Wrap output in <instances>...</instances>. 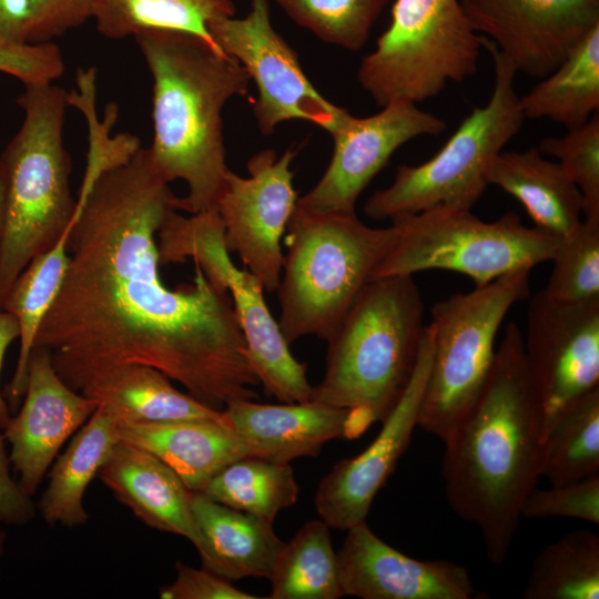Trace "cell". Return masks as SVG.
I'll list each match as a JSON object with an SVG mask.
<instances>
[{
    "label": "cell",
    "mask_w": 599,
    "mask_h": 599,
    "mask_svg": "<svg viewBox=\"0 0 599 599\" xmlns=\"http://www.w3.org/2000/svg\"><path fill=\"white\" fill-rule=\"evenodd\" d=\"M158 251L161 265L192 258L211 283L230 293L246 343L248 364L267 396L281 403L312 399L306 364L291 353L267 307L260 280L232 262L215 207L191 216L170 211L158 231Z\"/></svg>",
    "instance_id": "8fae6325"
},
{
    "label": "cell",
    "mask_w": 599,
    "mask_h": 599,
    "mask_svg": "<svg viewBox=\"0 0 599 599\" xmlns=\"http://www.w3.org/2000/svg\"><path fill=\"white\" fill-rule=\"evenodd\" d=\"M538 150L552 156L582 195L583 219L599 220V115L561 136L540 140Z\"/></svg>",
    "instance_id": "d590c367"
},
{
    "label": "cell",
    "mask_w": 599,
    "mask_h": 599,
    "mask_svg": "<svg viewBox=\"0 0 599 599\" xmlns=\"http://www.w3.org/2000/svg\"><path fill=\"white\" fill-rule=\"evenodd\" d=\"M336 551L344 596L362 599L480 598L468 569L450 560H419L382 540L363 520L345 530Z\"/></svg>",
    "instance_id": "d6986e66"
},
{
    "label": "cell",
    "mask_w": 599,
    "mask_h": 599,
    "mask_svg": "<svg viewBox=\"0 0 599 599\" xmlns=\"http://www.w3.org/2000/svg\"><path fill=\"white\" fill-rule=\"evenodd\" d=\"M17 103L23 121L0 156V311L18 275L55 244L77 206L70 189L71 159L63 143L69 95L53 83L29 84Z\"/></svg>",
    "instance_id": "5b68a950"
},
{
    "label": "cell",
    "mask_w": 599,
    "mask_h": 599,
    "mask_svg": "<svg viewBox=\"0 0 599 599\" xmlns=\"http://www.w3.org/2000/svg\"><path fill=\"white\" fill-rule=\"evenodd\" d=\"M474 30L528 77L551 73L599 24V0H459Z\"/></svg>",
    "instance_id": "9a60e30c"
},
{
    "label": "cell",
    "mask_w": 599,
    "mask_h": 599,
    "mask_svg": "<svg viewBox=\"0 0 599 599\" xmlns=\"http://www.w3.org/2000/svg\"><path fill=\"white\" fill-rule=\"evenodd\" d=\"M530 271L507 273L432 307V364L417 426L443 443L470 409L487 379L504 318L516 303L529 297Z\"/></svg>",
    "instance_id": "ba28073f"
},
{
    "label": "cell",
    "mask_w": 599,
    "mask_h": 599,
    "mask_svg": "<svg viewBox=\"0 0 599 599\" xmlns=\"http://www.w3.org/2000/svg\"><path fill=\"white\" fill-rule=\"evenodd\" d=\"M175 580L162 586L159 596L162 599H258L234 587L206 568H194L182 561L175 564Z\"/></svg>",
    "instance_id": "ab89813d"
},
{
    "label": "cell",
    "mask_w": 599,
    "mask_h": 599,
    "mask_svg": "<svg viewBox=\"0 0 599 599\" xmlns=\"http://www.w3.org/2000/svg\"><path fill=\"white\" fill-rule=\"evenodd\" d=\"M207 31L212 41L238 61L255 82L253 113L264 136L293 120L312 122L332 134L351 114L313 87L294 50L273 28L268 0H251L246 17L214 19Z\"/></svg>",
    "instance_id": "7c38bea8"
},
{
    "label": "cell",
    "mask_w": 599,
    "mask_h": 599,
    "mask_svg": "<svg viewBox=\"0 0 599 599\" xmlns=\"http://www.w3.org/2000/svg\"><path fill=\"white\" fill-rule=\"evenodd\" d=\"M525 599H598L599 536L573 530L547 545L534 559Z\"/></svg>",
    "instance_id": "d6a6232c"
},
{
    "label": "cell",
    "mask_w": 599,
    "mask_h": 599,
    "mask_svg": "<svg viewBox=\"0 0 599 599\" xmlns=\"http://www.w3.org/2000/svg\"><path fill=\"white\" fill-rule=\"evenodd\" d=\"M7 440L0 432V524L21 526L33 519L37 506L11 475Z\"/></svg>",
    "instance_id": "60d3db41"
},
{
    "label": "cell",
    "mask_w": 599,
    "mask_h": 599,
    "mask_svg": "<svg viewBox=\"0 0 599 599\" xmlns=\"http://www.w3.org/2000/svg\"><path fill=\"white\" fill-rule=\"evenodd\" d=\"M446 128L445 120L410 102L388 103L366 118L349 114L331 134L333 154L323 176L297 204L355 213L361 193L396 150L416 138L438 135Z\"/></svg>",
    "instance_id": "2e32d148"
},
{
    "label": "cell",
    "mask_w": 599,
    "mask_h": 599,
    "mask_svg": "<svg viewBox=\"0 0 599 599\" xmlns=\"http://www.w3.org/2000/svg\"><path fill=\"white\" fill-rule=\"evenodd\" d=\"M295 153L272 149L247 161L248 176L230 169L215 209L224 226V243L267 293L276 292L283 264L282 237L297 203L291 163Z\"/></svg>",
    "instance_id": "4fadbf2b"
},
{
    "label": "cell",
    "mask_w": 599,
    "mask_h": 599,
    "mask_svg": "<svg viewBox=\"0 0 599 599\" xmlns=\"http://www.w3.org/2000/svg\"><path fill=\"white\" fill-rule=\"evenodd\" d=\"M300 27L321 41L358 51L389 0H275Z\"/></svg>",
    "instance_id": "836d02e7"
},
{
    "label": "cell",
    "mask_w": 599,
    "mask_h": 599,
    "mask_svg": "<svg viewBox=\"0 0 599 599\" xmlns=\"http://www.w3.org/2000/svg\"><path fill=\"white\" fill-rule=\"evenodd\" d=\"M599 474V387L568 403L541 445L540 477L562 485Z\"/></svg>",
    "instance_id": "4dcf8cb0"
},
{
    "label": "cell",
    "mask_w": 599,
    "mask_h": 599,
    "mask_svg": "<svg viewBox=\"0 0 599 599\" xmlns=\"http://www.w3.org/2000/svg\"><path fill=\"white\" fill-rule=\"evenodd\" d=\"M298 491L290 463L243 457L219 471L200 493L273 524L281 510L296 504Z\"/></svg>",
    "instance_id": "1f68e13d"
},
{
    "label": "cell",
    "mask_w": 599,
    "mask_h": 599,
    "mask_svg": "<svg viewBox=\"0 0 599 599\" xmlns=\"http://www.w3.org/2000/svg\"><path fill=\"white\" fill-rule=\"evenodd\" d=\"M398 237L369 280L447 270L470 277L475 286L550 261L558 236L522 224L515 212L484 222L470 210L435 206L392 219Z\"/></svg>",
    "instance_id": "30bf717a"
},
{
    "label": "cell",
    "mask_w": 599,
    "mask_h": 599,
    "mask_svg": "<svg viewBox=\"0 0 599 599\" xmlns=\"http://www.w3.org/2000/svg\"><path fill=\"white\" fill-rule=\"evenodd\" d=\"M525 119H548L571 130L599 110V24L547 77L519 98Z\"/></svg>",
    "instance_id": "83f0119b"
},
{
    "label": "cell",
    "mask_w": 599,
    "mask_h": 599,
    "mask_svg": "<svg viewBox=\"0 0 599 599\" xmlns=\"http://www.w3.org/2000/svg\"><path fill=\"white\" fill-rule=\"evenodd\" d=\"M483 49L459 0H395L388 28L358 68L380 108L420 103L475 74Z\"/></svg>",
    "instance_id": "9c48e42d"
},
{
    "label": "cell",
    "mask_w": 599,
    "mask_h": 599,
    "mask_svg": "<svg viewBox=\"0 0 599 599\" xmlns=\"http://www.w3.org/2000/svg\"><path fill=\"white\" fill-rule=\"evenodd\" d=\"M542 407L524 336L508 323L475 403L444 441L441 476L454 512L476 526L487 559H507L521 508L540 478Z\"/></svg>",
    "instance_id": "7a4b0ae2"
},
{
    "label": "cell",
    "mask_w": 599,
    "mask_h": 599,
    "mask_svg": "<svg viewBox=\"0 0 599 599\" xmlns=\"http://www.w3.org/2000/svg\"><path fill=\"white\" fill-rule=\"evenodd\" d=\"M554 266L544 291L562 302L599 297V220L582 219L559 236L551 260Z\"/></svg>",
    "instance_id": "e575fe53"
},
{
    "label": "cell",
    "mask_w": 599,
    "mask_h": 599,
    "mask_svg": "<svg viewBox=\"0 0 599 599\" xmlns=\"http://www.w3.org/2000/svg\"><path fill=\"white\" fill-rule=\"evenodd\" d=\"M0 72L19 79L23 85L53 83L63 74L64 61L54 42L0 43Z\"/></svg>",
    "instance_id": "74e56055"
},
{
    "label": "cell",
    "mask_w": 599,
    "mask_h": 599,
    "mask_svg": "<svg viewBox=\"0 0 599 599\" xmlns=\"http://www.w3.org/2000/svg\"><path fill=\"white\" fill-rule=\"evenodd\" d=\"M271 599H338L344 597L329 526L305 522L284 542L268 577Z\"/></svg>",
    "instance_id": "f1b7e54d"
},
{
    "label": "cell",
    "mask_w": 599,
    "mask_h": 599,
    "mask_svg": "<svg viewBox=\"0 0 599 599\" xmlns=\"http://www.w3.org/2000/svg\"><path fill=\"white\" fill-rule=\"evenodd\" d=\"M481 44L494 64L489 100L464 119L432 159L397 166L393 183L366 201L368 217L392 220L435 206L470 210L483 195L491 161L518 134L525 116L515 89L517 71L484 35Z\"/></svg>",
    "instance_id": "52a82bcc"
},
{
    "label": "cell",
    "mask_w": 599,
    "mask_h": 599,
    "mask_svg": "<svg viewBox=\"0 0 599 599\" xmlns=\"http://www.w3.org/2000/svg\"><path fill=\"white\" fill-rule=\"evenodd\" d=\"M4 547H6V534L0 530V565L2 560V556L4 554Z\"/></svg>",
    "instance_id": "f6af8a7d"
},
{
    "label": "cell",
    "mask_w": 599,
    "mask_h": 599,
    "mask_svg": "<svg viewBox=\"0 0 599 599\" xmlns=\"http://www.w3.org/2000/svg\"><path fill=\"white\" fill-rule=\"evenodd\" d=\"M521 518H570L599 524V474L547 489L534 488L527 496Z\"/></svg>",
    "instance_id": "8d00e7d4"
},
{
    "label": "cell",
    "mask_w": 599,
    "mask_h": 599,
    "mask_svg": "<svg viewBox=\"0 0 599 599\" xmlns=\"http://www.w3.org/2000/svg\"><path fill=\"white\" fill-rule=\"evenodd\" d=\"M31 31L29 0H0V43H32Z\"/></svg>",
    "instance_id": "b9f144b4"
},
{
    "label": "cell",
    "mask_w": 599,
    "mask_h": 599,
    "mask_svg": "<svg viewBox=\"0 0 599 599\" xmlns=\"http://www.w3.org/2000/svg\"><path fill=\"white\" fill-rule=\"evenodd\" d=\"M133 39L153 79L151 160L169 183H186L177 211L213 209L229 170L222 110L231 98L247 95L251 79L238 61L196 34L149 29Z\"/></svg>",
    "instance_id": "3957f363"
},
{
    "label": "cell",
    "mask_w": 599,
    "mask_h": 599,
    "mask_svg": "<svg viewBox=\"0 0 599 599\" xmlns=\"http://www.w3.org/2000/svg\"><path fill=\"white\" fill-rule=\"evenodd\" d=\"M487 183L516 197L536 227L562 236L583 215L582 195L561 165L536 146L525 151H501L490 163Z\"/></svg>",
    "instance_id": "cb8c5ba5"
},
{
    "label": "cell",
    "mask_w": 599,
    "mask_h": 599,
    "mask_svg": "<svg viewBox=\"0 0 599 599\" xmlns=\"http://www.w3.org/2000/svg\"><path fill=\"white\" fill-rule=\"evenodd\" d=\"M98 477L144 525L195 544L193 491L156 456L119 440Z\"/></svg>",
    "instance_id": "44dd1931"
},
{
    "label": "cell",
    "mask_w": 599,
    "mask_h": 599,
    "mask_svg": "<svg viewBox=\"0 0 599 599\" xmlns=\"http://www.w3.org/2000/svg\"><path fill=\"white\" fill-rule=\"evenodd\" d=\"M398 229L370 227L356 213L322 211L296 203L285 232L286 254L277 287L278 326L291 345L315 335L327 341Z\"/></svg>",
    "instance_id": "8992f818"
},
{
    "label": "cell",
    "mask_w": 599,
    "mask_h": 599,
    "mask_svg": "<svg viewBox=\"0 0 599 599\" xmlns=\"http://www.w3.org/2000/svg\"><path fill=\"white\" fill-rule=\"evenodd\" d=\"M71 227L72 222L52 247L29 262L2 305L1 311L13 315L19 326L17 365L3 392L9 409H16L22 400L38 331L62 286L70 261L68 243Z\"/></svg>",
    "instance_id": "4316f807"
},
{
    "label": "cell",
    "mask_w": 599,
    "mask_h": 599,
    "mask_svg": "<svg viewBox=\"0 0 599 599\" xmlns=\"http://www.w3.org/2000/svg\"><path fill=\"white\" fill-rule=\"evenodd\" d=\"M232 16L233 0H97L92 19L99 33L111 40L134 37L143 30L166 29L213 42L207 24Z\"/></svg>",
    "instance_id": "f546056e"
},
{
    "label": "cell",
    "mask_w": 599,
    "mask_h": 599,
    "mask_svg": "<svg viewBox=\"0 0 599 599\" xmlns=\"http://www.w3.org/2000/svg\"><path fill=\"white\" fill-rule=\"evenodd\" d=\"M222 410L247 457L290 463L315 457L329 440L346 438L348 410L313 399L275 405L237 398Z\"/></svg>",
    "instance_id": "ffe728a7"
},
{
    "label": "cell",
    "mask_w": 599,
    "mask_h": 599,
    "mask_svg": "<svg viewBox=\"0 0 599 599\" xmlns=\"http://www.w3.org/2000/svg\"><path fill=\"white\" fill-rule=\"evenodd\" d=\"M424 306L412 275L368 280L327 339L326 366L312 399L348 410L346 438L382 422L417 363Z\"/></svg>",
    "instance_id": "277c9868"
},
{
    "label": "cell",
    "mask_w": 599,
    "mask_h": 599,
    "mask_svg": "<svg viewBox=\"0 0 599 599\" xmlns=\"http://www.w3.org/2000/svg\"><path fill=\"white\" fill-rule=\"evenodd\" d=\"M2 223H3V183L0 167V244H1V234H2Z\"/></svg>",
    "instance_id": "ee69618b"
},
{
    "label": "cell",
    "mask_w": 599,
    "mask_h": 599,
    "mask_svg": "<svg viewBox=\"0 0 599 599\" xmlns=\"http://www.w3.org/2000/svg\"><path fill=\"white\" fill-rule=\"evenodd\" d=\"M118 443L116 418L98 406L53 461L37 506L49 525L74 528L87 524L84 494Z\"/></svg>",
    "instance_id": "d4e9b609"
},
{
    "label": "cell",
    "mask_w": 599,
    "mask_h": 599,
    "mask_svg": "<svg viewBox=\"0 0 599 599\" xmlns=\"http://www.w3.org/2000/svg\"><path fill=\"white\" fill-rule=\"evenodd\" d=\"M524 347L542 407V440L568 403L599 387V297L562 302L538 291Z\"/></svg>",
    "instance_id": "5bb4252c"
},
{
    "label": "cell",
    "mask_w": 599,
    "mask_h": 599,
    "mask_svg": "<svg viewBox=\"0 0 599 599\" xmlns=\"http://www.w3.org/2000/svg\"><path fill=\"white\" fill-rule=\"evenodd\" d=\"M112 414L118 422H169L221 418L190 394L177 390L162 372L131 364L112 368L88 383L80 392Z\"/></svg>",
    "instance_id": "484cf974"
},
{
    "label": "cell",
    "mask_w": 599,
    "mask_h": 599,
    "mask_svg": "<svg viewBox=\"0 0 599 599\" xmlns=\"http://www.w3.org/2000/svg\"><path fill=\"white\" fill-rule=\"evenodd\" d=\"M432 354V332L429 326H425L413 376L396 405L382 420L378 435L357 456L336 463L318 483L315 508L329 528L346 530L366 520L376 495L394 473L418 427Z\"/></svg>",
    "instance_id": "e0dca14e"
},
{
    "label": "cell",
    "mask_w": 599,
    "mask_h": 599,
    "mask_svg": "<svg viewBox=\"0 0 599 599\" xmlns=\"http://www.w3.org/2000/svg\"><path fill=\"white\" fill-rule=\"evenodd\" d=\"M31 42H53L92 19L97 0H29Z\"/></svg>",
    "instance_id": "f35d334b"
},
{
    "label": "cell",
    "mask_w": 599,
    "mask_h": 599,
    "mask_svg": "<svg viewBox=\"0 0 599 599\" xmlns=\"http://www.w3.org/2000/svg\"><path fill=\"white\" fill-rule=\"evenodd\" d=\"M19 338V326L16 317L6 311H0V374L9 346ZM9 406L0 385V429L10 420Z\"/></svg>",
    "instance_id": "7bdbcfd3"
},
{
    "label": "cell",
    "mask_w": 599,
    "mask_h": 599,
    "mask_svg": "<svg viewBox=\"0 0 599 599\" xmlns=\"http://www.w3.org/2000/svg\"><path fill=\"white\" fill-rule=\"evenodd\" d=\"M118 435L156 456L195 493L224 467L247 457L224 413L214 419L118 422Z\"/></svg>",
    "instance_id": "7402d4cb"
},
{
    "label": "cell",
    "mask_w": 599,
    "mask_h": 599,
    "mask_svg": "<svg viewBox=\"0 0 599 599\" xmlns=\"http://www.w3.org/2000/svg\"><path fill=\"white\" fill-rule=\"evenodd\" d=\"M176 199L148 149L83 180L69 266L33 346L50 354L75 392L112 368L140 364L214 409L257 397L230 293L197 265L192 284L170 288L161 278L158 231Z\"/></svg>",
    "instance_id": "6da1fadb"
},
{
    "label": "cell",
    "mask_w": 599,
    "mask_h": 599,
    "mask_svg": "<svg viewBox=\"0 0 599 599\" xmlns=\"http://www.w3.org/2000/svg\"><path fill=\"white\" fill-rule=\"evenodd\" d=\"M191 510L204 568L230 581L268 579L284 545L273 524L195 491Z\"/></svg>",
    "instance_id": "603a6c76"
},
{
    "label": "cell",
    "mask_w": 599,
    "mask_h": 599,
    "mask_svg": "<svg viewBox=\"0 0 599 599\" xmlns=\"http://www.w3.org/2000/svg\"><path fill=\"white\" fill-rule=\"evenodd\" d=\"M3 435L21 488L32 496L63 444L90 418L98 403L69 387L50 354L33 347L24 395Z\"/></svg>",
    "instance_id": "ac0fdd59"
}]
</instances>
